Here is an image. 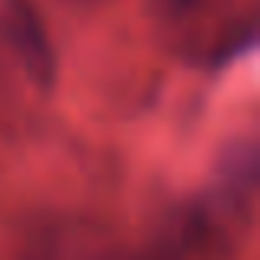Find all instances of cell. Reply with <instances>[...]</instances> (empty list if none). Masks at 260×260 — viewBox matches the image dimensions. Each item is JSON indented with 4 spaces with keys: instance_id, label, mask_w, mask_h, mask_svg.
Listing matches in <instances>:
<instances>
[{
    "instance_id": "cell-1",
    "label": "cell",
    "mask_w": 260,
    "mask_h": 260,
    "mask_svg": "<svg viewBox=\"0 0 260 260\" xmlns=\"http://www.w3.org/2000/svg\"><path fill=\"white\" fill-rule=\"evenodd\" d=\"M155 20L181 56L211 59L234 56L254 37L250 0H148Z\"/></svg>"
},
{
    "instance_id": "cell-2",
    "label": "cell",
    "mask_w": 260,
    "mask_h": 260,
    "mask_svg": "<svg viewBox=\"0 0 260 260\" xmlns=\"http://www.w3.org/2000/svg\"><path fill=\"white\" fill-rule=\"evenodd\" d=\"M99 221L83 214H40L20 234V260H92L109 247Z\"/></svg>"
},
{
    "instance_id": "cell-3",
    "label": "cell",
    "mask_w": 260,
    "mask_h": 260,
    "mask_svg": "<svg viewBox=\"0 0 260 260\" xmlns=\"http://www.w3.org/2000/svg\"><path fill=\"white\" fill-rule=\"evenodd\" d=\"M0 33L33 86L53 89L56 83V50L43 13L33 0H0Z\"/></svg>"
},
{
    "instance_id": "cell-4",
    "label": "cell",
    "mask_w": 260,
    "mask_h": 260,
    "mask_svg": "<svg viewBox=\"0 0 260 260\" xmlns=\"http://www.w3.org/2000/svg\"><path fill=\"white\" fill-rule=\"evenodd\" d=\"M92 260H168V257H161L158 250H125V247H119V244H109V247Z\"/></svg>"
},
{
    "instance_id": "cell-5",
    "label": "cell",
    "mask_w": 260,
    "mask_h": 260,
    "mask_svg": "<svg viewBox=\"0 0 260 260\" xmlns=\"http://www.w3.org/2000/svg\"><path fill=\"white\" fill-rule=\"evenodd\" d=\"M56 7H63L66 13H76V17H89V13H99L106 7H112L115 0H53Z\"/></svg>"
}]
</instances>
